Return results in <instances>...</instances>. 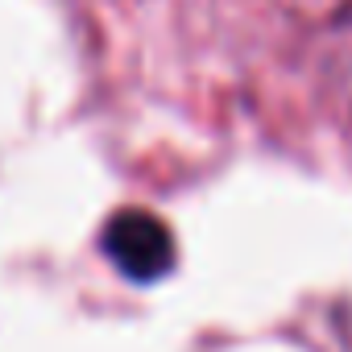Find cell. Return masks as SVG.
Listing matches in <instances>:
<instances>
[{
	"label": "cell",
	"instance_id": "cell-1",
	"mask_svg": "<svg viewBox=\"0 0 352 352\" xmlns=\"http://www.w3.org/2000/svg\"><path fill=\"white\" fill-rule=\"evenodd\" d=\"M108 261L133 282H157L174 270V236L149 212H120L104 224Z\"/></svg>",
	"mask_w": 352,
	"mask_h": 352
}]
</instances>
